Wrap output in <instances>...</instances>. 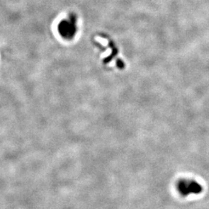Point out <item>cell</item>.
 <instances>
[{
  "mask_svg": "<svg viewBox=\"0 0 209 209\" xmlns=\"http://www.w3.org/2000/svg\"><path fill=\"white\" fill-rule=\"evenodd\" d=\"M180 190L184 195L189 194H198L202 190L200 184L193 180H183L180 184Z\"/></svg>",
  "mask_w": 209,
  "mask_h": 209,
  "instance_id": "6da1fadb",
  "label": "cell"
}]
</instances>
